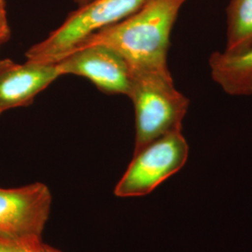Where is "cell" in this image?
Here are the masks:
<instances>
[{
  "label": "cell",
  "instance_id": "1",
  "mask_svg": "<svg viewBox=\"0 0 252 252\" xmlns=\"http://www.w3.org/2000/svg\"><path fill=\"white\" fill-rule=\"evenodd\" d=\"M187 1L149 0L132 15L86 36L72 50L101 44L121 54L131 72L167 70L172 28Z\"/></svg>",
  "mask_w": 252,
  "mask_h": 252
},
{
  "label": "cell",
  "instance_id": "8",
  "mask_svg": "<svg viewBox=\"0 0 252 252\" xmlns=\"http://www.w3.org/2000/svg\"><path fill=\"white\" fill-rule=\"evenodd\" d=\"M213 81L230 95L252 94V47L239 54L216 52L209 58Z\"/></svg>",
  "mask_w": 252,
  "mask_h": 252
},
{
  "label": "cell",
  "instance_id": "12",
  "mask_svg": "<svg viewBox=\"0 0 252 252\" xmlns=\"http://www.w3.org/2000/svg\"><path fill=\"white\" fill-rule=\"evenodd\" d=\"M73 1L78 5V7H81L88 4L92 0H73Z\"/></svg>",
  "mask_w": 252,
  "mask_h": 252
},
{
  "label": "cell",
  "instance_id": "6",
  "mask_svg": "<svg viewBox=\"0 0 252 252\" xmlns=\"http://www.w3.org/2000/svg\"><path fill=\"white\" fill-rule=\"evenodd\" d=\"M61 75H77L92 81L108 94L128 95L131 70L126 59L101 44L76 48L56 62Z\"/></svg>",
  "mask_w": 252,
  "mask_h": 252
},
{
  "label": "cell",
  "instance_id": "5",
  "mask_svg": "<svg viewBox=\"0 0 252 252\" xmlns=\"http://www.w3.org/2000/svg\"><path fill=\"white\" fill-rule=\"evenodd\" d=\"M51 205V191L40 182L20 188H0V236L41 237Z\"/></svg>",
  "mask_w": 252,
  "mask_h": 252
},
{
  "label": "cell",
  "instance_id": "10",
  "mask_svg": "<svg viewBox=\"0 0 252 252\" xmlns=\"http://www.w3.org/2000/svg\"><path fill=\"white\" fill-rule=\"evenodd\" d=\"M44 247L41 237L0 236V252H44Z\"/></svg>",
  "mask_w": 252,
  "mask_h": 252
},
{
  "label": "cell",
  "instance_id": "9",
  "mask_svg": "<svg viewBox=\"0 0 252 252\" xmlns=\"http://www.w3.org/2000/svg\"><path fill=\"white\" fill-rule=\"evenodd\" d=\"M252 47V0H230L224 52L239 54Z\"/></svg>",
  "mask_w": 252,
  "mask_h": 252
},
{
  "label": "cell",
  "instance_id": "2",
  "mask_svg": "<svg viewBox=\"0 0 252 252\" xmlns=\"http://www.w3.org/2000/svg\"><path fill=\"white\" fill-rule=\"evenodd\" d=\"M127 96L135 108V152L162 135L181 131L189 101L176 89L169 69L131 72Z\"/></svg>",
  "mask_w": 252,
  "mask_h": 252
},
{
  "label": "cell",
  "instance_id": "13",
  "mask_svg": "<svg viewBox=\"0 0 252 252\" xmlns=\"http://www.w3.org/2000/svg\"><path fill=\"white\" fill-rule=\"evenodd\" d=\"M44 252H59V251H57V250H55L54 248H52V247H50V246H47L45 245V247H44Z\"/></svg>",
  "mask_w": 252,
  "mask_h": 252
},
{
  "label": "cell",
  "instance_id": "3",
  "mask_svg": "<svg viewBox=\"0 0 252 252\" xmlns=\"http://www.w3.org/2000/svg\"><path fill=\"white\" fill-rule=\"evenodd\" d=\"M149 0H92L71 12L44 40L32 46L27 60L54 63L86 36L119 23L137 11Z\"/></svg>",
  "mask_w": 252,
  "mask_h": 252
},
{
  "label": "cell",
  "instance_id": "4",
  "mask_svg": "<svg viewBox=\"0 0 252 252\" xmlns=\"http://www.w3.org/2000/svg\"><path fill=\"white\" fill-rule=\"evenodd\" d=\"M189 156V145L181 131L172 132L135 152L134 158L114 189L118 197H138L151 193L180 171Z\"/></svg>",
  "mask_w": 252,
  "mask_h": 252
},
{
  "label": "cell",
  "instance_id": "7",
  "mask_svg": "<svg viewBox=\"0 0 252 252\" xmlns=\"http://www.w3.org/2000/svg\"><path fill=\"white\" fill-rule=\"evenodd\" d=\"M56 63L0 60V115L31 105L36 95L61 77Z\"/></svg>",
  "mask_w": 252,
  "mask_h": 252
},
{
  "label": "cell",
  "instance_id": "11",
  "mask_svg": "<svg viewBox=\"0 0 252 252\" xmlns=\"http://www.w3.org/2000/svg\"><path fill=\"white\" fill-rule=\"evenodd\" d=\"M10 36L11 32L7 17L6 0H0V46L9 41Z\"/></svg>",
  "mask_w": 252,
  "mask_h": 252
}]
</instances>
